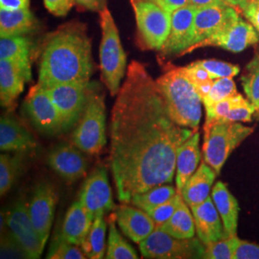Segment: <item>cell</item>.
Instances as JSON below:
<instances>
[{"label":"cell","instance_id":"1","mask_svg":"<svg viewBox=\"0 0 259 259\" xmlns=\"http://www.w3.org/2000/svg\"><path fill=\"white\" fill-rule=\"evenodd\" d=\"M195 132L171 118L156 81L133 61L110 127V163L119 202L130 204L134 196L172 183L178 152Z\"/></svg>","mask_w":259,"mask_h":259},{"label":"cell","instance_id":"2","mask_svg":"<svg viewBox=\"0 0 259 259\" xmlns=\"http://www.w3.org/2000/svg\"><path fill=\"white\" fill-rule=\"evenodd\" d=\"M93 72L91 39L80 24L60 28L47 38L39 62L38 85L47 89L88 83Z\"/></svg>","mask_w":259,"mask_h":259},{"label":"cell","instance_id":"3","mask_svg":"<svg viewBox=\"0 0 259 259\" xmlns=\"http://www.w3.org/2000/svg\"><path fill=\"white\" fill-rule=\"evenodd\" d=\"M171 118L178 125L197 131L202 118V99L183 67L171 66L156 80Z\"/></svg>","mask_w":259,"mask_h":259},{"label":"cell","instance_id":"4","mask_svg":"<svg viewBox=\"0 0 259 259\" xmlns=\"http://www.w3.org/2000/svg\"><path fill=\"white\" fill-rule=\"evenodd\" d=\"M254 128L241 122L218 120L204 125L203 160L219 175L232 152L250 137Z\"/></svg>","mask_w":259,"mask_h":259},{"label":"cell","instance_id":"5","mask_svg":"<svg viewBox=\"0 0 259 259\" xmlns=\"http://www.w3.org/2000/svg\"><path fill=\"white\" fill-rule=\"evenodd\" d=\"M102 39L100 45V67L103 82L111 96L117 95L126 73L127 57L121 45L118 29L108 8L100 12Z\"/></svg>","mask_w":259,"mask_h":259},{"label":"cell","instance_id":"6","mask_svg":"<svg viewBox=\"0 0 259 259\" xmlns=\"http://www.w3.org/2000/svg\"><path fill=\"white\" fill-rule=\"evenodd\" d=\"M96 84L92 83L87 107L72 135L75 146L90 155L100 153L107 143L104 95Z\"/></svg>","mask_w":259,"mask_h":259},{"label":"cell","instance_id":"7","mask_svg":"<svg viewBox=\"0 0 259 259\" xmlns=\"http://www.w3.org/2000/svg\"><path fill=\"white\" fill-rule=\"evenodd\" d=\"M142 49L160 50L171 29V13L158 0H131Z\"/></svg>","mask_w":259,"mask_h":259},{"label":"cell","instance_id":"8","mask_svg":"<svg viewBox=\"0 0 259 259\" xmlns=\"http://www.w3.org/2000/svg\"><path fill=\"white\" fill-rule=\"evenodd\" d=\"M139 245L145 258H204V245L199 238L180 239L157 228Z\"/></svg>","mask_w":259,"mask_h":259},{"label":"cell","instance_id":"9","mask_svg":"<svg viewBox=\"0 0 259 259\" xmlns=\"http://www.w3.org/2000/svg\"><path fill=\"white\" fill-rule=\"evenodd\" d=\"M91 88L92 83L88 82L62 83L45 89L63 118L65 131L72 128L82 117Z\"/></svg>","mask_w":259,"mask_h":259},{"label":"cell","instance_id":"10","mask_svg":"<svg viewBox=\"0 0 259 259\" xmlns=\"http://www.w3.org/2000/svg\"><path fill=\"white\" fill-rule=\"evenodd\" d=\"M6 222L12 239L19 250L28 258H39L46 244L40 239L31 221L28 206L23 201H19L13 205L7 214Z\"/></svg>","mask_w":259,"mask_h":259},{"label":"cell","instance_id":"11","mask_svg":"<svg viewBox=\"0 0 259 259\" xmlns=\"http://www.w3.org/2000/svg\"><path fill=\"white\" fill-rule=\"evenodd\" d=\"M24 110L29 119L40 133L56 136L65 132L60 112L47 91L37 83L28 93L24 101Z\"/></svg>","mask_w":259,"mask_h":259},{"label":"cell","instance_id":"12","mask_svg":"<svg viewBox=\"0 0 259 259\" xmlns=\"http://www.w3.org/2000/svg\"><path fill=\"white\" fill-rule=\"evenodd\" d=\"M258 41L259 37L254 27L244 21L240 17H237L210 37L187 48L181 55H185L197 48L204 47H221L237 53Z\"/></svg>","mask_w":259,"mask_h":259},{"label":"cell","instance_id":"13","mask_svg":"<svg viewBox=\"0 0 259 259\" xmlns=\"http://www.w3.org/2000/svg\"><path fill=\"white\" fill-rule=\"evenodd\" d=\"M79 202L94 219L98 213L115 210L116 206L112 200L108 171L106 167L98 166L83 183Z\"/></svg>","mask_w":259,"mask_h":259},{"label":"cell","instance_id":"14","mask_svg":"<svg viewBox=\"0 0 259 259\" xmlns=\"http://www.w3.org/2000/svg\"><path fill=\"white\" fill-rule=\"evenodd\" d=\"M57 202L58 194L55 188L47 183H40L37 185L28 205L31 221L45 244L49 238Z\"/></svg>","mask_w":259,"mask_h":259},{"label":"cell","instance_id":"15","mask_svg":"<svg viewBox=\"0 0 259 259\" xmlns=\"http://www.w3.org/2000/svg\"><path fill=\"white\" fill-rule=\"evenodd\" d=\"M197 9L187 5L171 13V29L163 47V55H181L193 45L194 18Z\"/></svg>","mask_w":259,"mask_h":259},{"label":"cell","instance_id":"16","mask_svg":"<svg viewBox=\"0 0 259 259\" xmlns=\"http://www.w3.org/2000/svg\"><path fill=\"white\" fill-rule=\"evenodd\" d=\"M82 152L74 144H59L49 153L48 164L67 183H73L88 170V160Z\"/></svg>","mask_w":259,"mask_h":259},{"label":"cell","instance_id":"17","mask_svg":"<svg viewBox=\"0 0 259 259\" xmlns=\"http://www.w3.org/2000/svg\"><path fill=\"white\" fill-rule=\"evenodd\" d=\"M237 17H239L238 12L230 5H213L197 10L193 45L210 37Z\"/></svg>","mask_w":259,"mask_h":259},{"label":"cell","instance_id":"18","mask_svg":"<svg viewBox=\"0 0 259 259\" xmlns=\"http://www.w3.org/2000/svg\"><path fill=\"white\" fill-rule=\"evenodd\" d=\"M115 217L121 232L138 244L157 229L156 223L148 213L135 205L121 204L115 208Z\"/></svg>","mask_w":259,"mask_h":259},{"label":"cell","instance_id":"19","mask_svg":"<svg viewBox=\"0 0 259 259\" xmlns=\"http://www.w3.org/2000/svg\"><path fill=\"white\" fill-rule=\"evenodd\" d=\"M194 217L197 236L204 245L226 237L222 219L211 196L203 203L190 207Z\"/></svg>","mask_w":259,"mask_h":259},{"label":"cell","instance_id":"20","mask_svg":"<svg viewBox=\"0 0 259 259\" xmlns=\"http://www.w3.org/2000/svg\"><path fill=\"white\" fill-rule=\"evenodd\" d=\"M200 133L194 134L186 139L178 152L176 161V189L178 194L182 195L187 181L198 169L201 160Z\"/></svg>","mask_w":259,"mask_h":259},{"label":"cell","instance_id":"21","mask_svg":"<svg viewBox=\"0 0 259 259\" xmlns=\"http://www.w3.org/2000/svg\"><path fill=\"white\" fill-rule=\"evenodd\" d=\"M36 148V141L22 124L13 116L0 120V149L6 152H26Z\"/></svg>","mask_w":259,"mask_h":259},{"label":"cell","instance_id":"22","mask_svg":"<svg viewBox=\"0 0 259 259\" xmlns=\"http://www.w3.org/2000/svg\"><path fill=\"white\" fill-rule=\"evenodd\" d=\"M211 198L222 219L226 237L237 235L240 207L235 197L227 185L219 181L213 186Z\"/></svg>","mask_w":259,"mask_h":259},{"label":"cell","instance_id":"23","mask_svg":"<svg viewBox=\"0 0 259 259\" xmlns=\"http://www.w3.org/2000/svg\"><path fill=\"white\" fill-rule=\"evenodd\" d=\"M27 82L23 70L16 63L0 60V102L1 106L10 108L24 90Z\"/></svg>","mask_w":259,"mask_h":259},{"label":"cell","instance_id":"24","mask_svg":"<svg viewBox=\"0 0 259 259\" xmlns=\"http://www.w3.org/2000/svg\"><path fill=\"white\" fill-rule=\"evenodd\" d=\"M216 171L204 160L185 185L182 197L189 207L203 203L210 196L213 183L217 177Z\"/></svg>","mask_w":259,"mask_h":259},{"label":"cell","instance_id":"25","mask_svg":"<svg viewBox=\"0 0 259 259\" xmlns=\"http://www.w3.org/2000/svg\"><path fill=\"white\" fill-rule=\"evenodd\" d=\"M93 220L81 203L75 202L66 212L61 235L67 242L81 247L90 232Z\"/></svg>","mask_w":259,"mask_h":259},{"label":"cell","instance_id":"26","mask_svg":"<svg viewBox=\"0 0 259 259\" xmlns=\"http://www.w3.org/2000/svg\"><path fill=\"white\" fill-rule=\"evenodd\" d=\"M36 19L29 8L0 9L1 37L22 36L36 27Z\"/></svg>","mask_w":259,"mask_h":259},{"label":"cell","instance_id":"27","mask_svg":"<svg viewBox=\"0 0 259 259\" xmlns=\"http://www.w3.org/2000/svg\"><path fill=\"white\" fill-rule=\"evenodd\" d=\"M30 48L29 39L23 36L1 37L0 39V60H8L19 65L26 76L27 82L32 80Z\"/></svg>","mask_w":259,"mask_h":259},{"label":"cell","instance_id":"28","mask_svg":"<svg viewBox=\"0 0 259 259\" xmlns=\"http://www.w3.org/2000/svg\"><path fill=\"white\" fill-rule=\"evenodd\" d=\"M157 228L180 239L194 237L196 233L194 217L184 199L171 218Z\"/></svg>","mask_w":259,"mask_h":259},{"label":"cell","instance_id":"29","mask_svg":"<svg viewBox=\"0 0 259 259\" xmlns=\"http://www.w3.org/2000/svg\"><path fill=\"white\" fill-rule=\"evenodd\" d=\"M104 213L95 215L92 228L81 248L88 258H104L105 254V236L107 232V223L104 219Z\"/></svg>","mask_w":259,"mask_h":259},{"label":"cell","instance_id":"30","mask_svg":"<svg viewBox=\"0 0 259 259\" xmlns=\"http://www.w3.org/2000/svg\"><path fill=\"white\" fill-rule=\"evenodd\" d=\"M115 213L109 218V242L106 258L138 259V253L116 229Z\"/></svg>","mask_w":259,"mask_h":259},{"label":"cell","instance_id":"31","mask_svg":"<svg viewBox=\"0 0 259 259\" xmlns=\"http://www.w3.org/2000/svg\"><path fill=\"white\" fill-rule=\"evenodd\" d=\"M177 194V189L171 185H161L155 186L143 193L134 196L130 204L147 211L159 204H163Z\"/></svg>","mask_w":259,"mask_h":259},{"label":"cell","instance_id":"32","mask_svg":"<svg viewBox=\"0 0 259 259\" xmlns=\"http://www.w3.org/2000/svg\"><path fill=\"white\" fill-rule=\"evenodd\" d=\"M21 163L20 157H10L9 155L2 154L0 156V195L7 194L13 187L19 174V166Z\"/></svg>","mask_w":259,"mask_h":259},{"label":"cell","instance_id":"33","mask_svg":"<svg viewBox=\"0 0 259 259\" xmlns=\"http://www.w3.org/2000/svg\"><path fill=\"white\" fill-rule=\"evenodd\" d=\"M241 80L247 98L257 109L259 108V54L247 65L246 72Z\"/></svg>","mask_w":259,"mask_h":259},{"label":"cell","instance_id":"34","mask_svg":"<svg viewBox=\"0 0 259 259\" xmlns=\"http://www.w3.org/2000/svg\"><path fill=\"white\" fill-rule=\"evenodd\" d=\"M239 240L237 235H232L204 245V258L232 259Z\"/></svg>","mask_w":259,"mask_h":259},{"label":"cell","instance_id":"35","mask_svg":"<svg viewBox=\"0 0 259 259\" xmlns=\"http://www.w3.org/2000/svg\"><path fill=\"white\" fill-rule=\"evenodd\" d=\"M47 258L85 259L88 258L81 247L65 240L61 233L56 236L50 246Z\"/></svg>","mask_w":259,"mask_h":259},{"label":"cell","instance_id":"36","mask_svg":"<svg viewBox=\"0 0 259 259\" xmlns=\"http://www.w3.org/2000/svg\"><path fill=\"white\" fill-rule=\"evenodd\" d=\"M237 89L231 77L215 79L209 93L202 100L204 106L219 102L237 94Z\"/></svg>","mask_w":259,"mask_h":259},{"label":"cell","instance_id":"37","mask_svg":"<svg viewBox=\"0 0 259 259\" xmlns=\"http://www.w3.org/2000/svg\"><path fill=\"white\" fill-rule=\"evenodd\" d=\"M241 96L242 95L240 93H237L236 95L221 100L219 102L204 106L205 123H209L213 121L225 120V118L230 113V111H232L234 105L239 101Z\"/></svg>","mask_w":259,"mask_h":259},{"label":"cell","instance_id":"38","mask_svg":"<svg viewBox=\"0 0 259 259\" xmlns=\"http://www.w3.org/2000/svg\"><path fill=\"white\" fill-rule=\"evenodd\" d=\"M197 63L208 71L213 80L224 77L232 78L240 71V67L238 65H232L230 63H225L218 60H202L197 61Z\"/></svg>","mask_w":259,"mask_h":259},{"label":"cell","instance_id":"39","mask_svg":"<svg viewBox=\"0 0 259 259\" xmlns=\"http://www.w3.org/2000/svg\"><path fill=\"white\" fill-rule=\"evenodd\" d=\"M182 201H183L182 195L177 193L174 197H172L165 203L159 204L156 207L147 210L146 212L148 213L149 216L155 221L157 227H158L167 222L171 218V216L175 213Z\"/></svg>","mask_w":259,"mask_h":259},{"label":"cell","instance_id":"40","mask_svg":"<svg viewBox=\"0 0 259 259\" xmlns=\"http://www.w3.org/2000/svg\"><path fill=\"white\" fill-rule=\"evenodd\" d=\"M255 107L250 100L241 96L239 101L234 105L232 111L227 115L225 121L232 122H250L255 112Z\"/></svg>","mask_w":259,"mask_h":259},{"label":"cell","instance_id":"41","mask_svg":"<svg viewBox=\"0 0 259 259\" xmlns=\"http://www.w3.org/2000/svg\"><path fill=\"white\" fill-rule=\"evenodd\" d=\"M183 70L186 75V77L189 79V81L194 85L209 81V80H213L211 75L208 73V71L204 69L202 65H199L197 62L183 67Z\"/></svg>","mask_w":259,"mask_h":259},{"label":"cell","instance_id":"42","mask_svg":"<svg viewBox=\"0 0 259 259\" xmlns=\"http://www.w3.org/2000/svg\"><path fill=\"white\" fill-rule=\"evenodd\" d=\"M232 259H259V245L240 239Z\"/></svg>","mask_w":259,"mask_h":259},{"label":"cell","instance_id":"43","mask_svg":"<svg viewBox=\"0 0 259 259\" xmlns=\"http://www.w3.org/2000/svg\"><path fill=\"white\" fill-rule=\"evenodd\" d=\"M45 6L56 17H64L74 5L73 0H44Z\"/></svg>","mask_w":259,"mask_h":259},{"label":"cell","instance_id":"44","mask_svg":"<svg viewBox=\"0 0 259 259\" xmlns=\"http://www.w3.org/2000/svg\"><path fill=\"white\" fill-rule=\"evenodd\" d=\"M242 12L251 23V25L259 32V1H249Z\"/></svg>","mask_w":259,"mask_h":259},{"label":"cell","instance_id":"45","mask_svg":"<svg viewBox=\"0 0 259 259\" xmlns=\"http://www.w3.org/2000/svg\"><path fill=\"white\" fill-rule=\"evenodd\" d=\"M107 1L108 0H73L74 4L82 9L99 13L107 8Z\"/></svg>","mask_w":259,"mask_h":259},{"label":"cell","instance_id":"46","mask_svg":"<svg viewBox=\"0 0 259 259\" xmlns=\"http://www.w3.org/2000/svg\"><path fill=\"white\" fill-rule=\"evenodd\" d=\"M30 0H0V8L5 10H18L29 8Z\"/></svg>","mask_w":259,"mask_h":259},{"label":"cell","instance_id":"47","mask_svg":"<svg viewBox=\"0 0 259 259\" xmlns=\"http://www.w3.org/2000/svg\"><path fill=\"white\" fill-rule=\"evenodd\" d=\"M158 1L170 13L174 12L175 10L189 5V0H158Z\"/></svg>","mask_w":259,"mask_h":259},{"label":"cell","instance_id":"48","mask_svg":"<svg viewBox=\"0 0 259 259\" xmlns=\"http://www.w3.org/2000/svg\"><path fill=\"white\" fill-rule=\"evenodd\" d=\"M189 5L196 9H201L213 5H229L224 0H189Z\"/></svg>","mask_w":259,"mask_h":259},{"label":"cell","instance_id":"49","mask_svg":"<svg viewBox=\"0 0 259 259\" xmlns=\"http://www.w3.org/2000/svg\"><path fill=\"white\" fill-rule=\"evenodd\" d=\"M213 82H214V80H209V81H206L204 83L195 84V90H196V92L199 94V96L201 97L202 100L210 92V90L212 88Z\"/></svg>","mask_w":259,"mask_h":259},{"label":"cell","instance_id":"50","mask_svg":"<svg viewBox=\"0 0 259 259\" xmlns=\"http://www.w3.org/2000/svg\"><path fill=\"white\" fill-rule=\"evenodd\" d=\"M224 1L233 8L236 7L241 10L244 9V7L249 3V0H224Z\"/></svg>","mask_w":259,"mask_h":259},{"label":"cell","instance_id":"51","mask_svg":"<svg viewBox=\"0 0 259 259\" xmlns=\"http://www.w3.org/2000/svg\"><path fill=\"white\" fill-rule=\"evenodd\" d=\"M253 117H255V119H256V120H259V108H257V109L255 110V112H254Z\"/></svg>","mask_w":259,"mask_h":259},{"label":"cell","instance_id":"52","mask_svg":"<svg viewBox=\"0 0 259 259\" xmlns=\"http://www.w3.org/2000/svg\"><path fill=\"white\" fill-rule=\"evenodd\" d=\"M250 1H251V0H250ZM254 1H259V0H254Z\"/></svg>","mask_w":259,"mask_h":259},{"label":"cell","instance_id":"53","mask_svg":"<svg viewBox=\"0 0 259 259\" xmlns=\"http://www.w3.org/2000/svg\"><path fill=\"white\" fill-rule=\"evenodd\" d=\"M249 1H250V0H249Z\"/></svg>","mask_w":259,"mask_h":259}]
</instances>
